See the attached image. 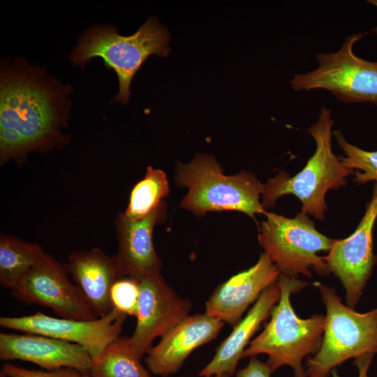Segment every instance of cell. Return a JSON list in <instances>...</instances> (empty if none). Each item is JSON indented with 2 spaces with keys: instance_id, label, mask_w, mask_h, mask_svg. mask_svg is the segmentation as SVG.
<instances>
[{
  "instance_id": "1",
  "label": "cell",
  "mask_w": 377,
  "mask_h": 377,
  "mask_svg": "<svg viewBox=\"0 0 377 377\" xmlns=\"http://www.w3.org/2000/svg\"><path fill=\"white\" fill-rule=\"evenodd\" d=\"M64 91L36 70L20 66L1 77L0 160L47 148L66 121Z\"/></svg>"
},
{
  "instance_id": "2",
  "label": "cell",
  "mask_w": 377,
  "mask_h": 377,
  "mask_svg": "<svg viewBox=\"0 0 377 377\" xmlns=\"http://www.w3.org/2000/svg\"><path fill=\"white\" fill-rule=\"evenodd\" d=\"M278 283L280 297L270 313V319L262 332L249 342L242 358L266 354L272 373L283 365L290 366L294 377H307L303 360L320 348L325 326V316L314 314L298 317L290 302L292 293L303 289L307 283L281 274Z\"/></svg>"
},
{
  "instance_id": "3",
  "label": "cell",
  "mask_w": 377,
  "mask_h": 377,
  "mask_svg": "<svg viewBox=\"0 0 377 377\" xmlns=\"http://www.w3.org/2000/svg\"><path fill=\"white\" fill-rule=\"evenodd\" d=\"M175 181L188 189L179 207L202 216L209 212L236 211L254 217L266 211L260 196L264 184L251 172L226 175L216 160L197 154L188 163L177 162Z\"/></svg>"
},
{
  "instance_id": "4",
  "label": "cell",
  "mask_w": 377,
  "mask_h": 377,
  "mask_svg": "<svg viewBox=\"0 0 377 377\" xmlns=\"http://www.w3.org/2000/svg\"><path fill=\"white\" fill-rule=\"evenodd\" d=\"M330 109L323 106L317 121L307 130L314 138L316 148L305 167L293 177L280 172L264 184L262 195L264 208L273 206L282 195L293 194L302 202L303 213L323 219L326 192L345 185L346 177L353 170L347 168L332 151L334 121Z\"/></svg>"
},
{
  "instance_id": "5",
  "label": "cell",
  "mask_w": 377,
  "mask_h": 377,
  "mask_svg": "<svg viewBox=\"0 0 377 377\" xmlns=\"http://www.w3.org/2000/svg\"><path fill=\"white\" fill-rule=\"evenodd\" d=\"M170 39L167 28L154 17L128 36L119 35L111 27H95L81 38L71 59L75 64L81 65L93 57H101L118 77L119 92L114 101L126 104L135 74L149 56L166 57L171 51Z\"/></svg>"
},
{
  "instance_id": "6",
  "label": "cell",
  "mask_w": 377,
  "mask_h": 377,
  "mask_svg": "<svg viewBox=\"0 0 377 377\" xmlns=\"http://www.w3.org/2000/svg\"><path fill=\"white\" fill-rule=\"evenodd\" d=\"M319 290L325 326L320 348L306 360L307 377H328L350 358L377 353V308L359 313L343 304L333 288L321 285Z\"/></svg>"
},
{
  "instance_id": "7",
  "label": "cell",
  "mask_w": 377,
  "mask_h": 377,
  "mask_svg": "<svg viewBox=\"0 0 377 377\" xmlns=\"http://www.w3.org/2000/svg\"><path fill=\"white\" fill-rule=\"evenodd\" d=\"M259 228L258 241L265 252L283 274L311 276L310 269L321 275L330 273L320 251H329L335 239L319 232L306 214L288 219L272 212Z\"/></svg>"
},
{
  "instance_id": "8",
  "label": "cell",
  "mask_w": 377,
  "mask_h": 377,
  "mask_svg": "<svg viewBox=\"0 0 377 377\" xmlns=\"http://www.w3.org/2000/svg\"><path fill=\"white\" fill-rule=\"evenodd\" d=\"M363 36L353 34L337 52L318 54V67L295 74L290 81L291 87L297 91L325 89L345 103L377 105V61L365 60L353 52L355 43Z\"/></svg>"
},
{
  "instance_id": "9",
  "label": "cell",
  "mask_w": 377,
  "mask_h": 377,
  "mask_svg": "<svg viewBox=\"0 0 377 377\" xmlns=\"http://www.w3.org/2000/svg\"><path fill=\"white\" fill-rule=\"evenodd\" d=\"M20 301L51 309L61 318H98L79 288L68 277L65 265L44 253L11 289Z\"/></svg>"
},
{
  "instance_id": "10",
  "label": "cell",
  "mask_w": 377,
  "mask_h": 377,
  "mask_svg": "<svg viewBox=\"0 0 377 377\" xmlns=\"http://www.w3.org/2000/svg\"><path fill=\"white\" fill-rule=\"evenodd\" d=\"M126 316L114 307L105 316L90 320L54 318L38 311L29 316L1 317L0 325L79 344L95 361L110 343L120 337Z\"/></svg>"
},
{
  "instance_id": "11",
  "label": "cell",
  "mask_w": 377,
  "mask_h": 377,
  "mask_svg": "<svg viewBox=\"0 0 377 377\" xmlns=\"http://www.w3.org/2000/svg\"><path fill=\"white\" fill-rule=\"evenodd\" d=\"M376 218L377 183L355 232L346 239H335L328 255L323 257L344 287L347 306L352 309L357 304L375 264L372 233Z\"/></svg>"
},
{
  "instance_id": "12",
  "label": "cell",
  "mask_w": 377,
  "mask_h": 377,
  "mask_svg": "<svg viewBox=\"0 0 377 377\" xmlns=\"http://www.w3.org/2000/svg\"><path fill=\"white\" fill-rule=\"evenodd\" d=\"M139 287L136 325L129 341L141 359L156 338L163 337L189 316L191 304L179 296L161 274L139 280Z\"/></svg>"
},
{
  "instance_id": "13",
  "label": "cell",
  "mask_w": 377,
  "mask_h": 377,
  "mask_svg": "<svg viewBox=\"0 0 377 377\" xmlns=\"http://www.w3.org/2000/svg\"><path fill=\"white\" fill-rule=\"evenodd\" d=\"M166 216L165 200L150 214L139 220H129L122 213L117 216L118 251L114 256L124 277L139 281L161 274L162 263L154 248L153 232Z\"/></svg>"
},
{
  "instance_id": "14",
  "label": "cell",
  "mask_w": 377,
  "mask_h": 377,
  "mask_svg": "<svg viewBox=\"0 0 377 377\" xmlns=\"http://www.w3.org/2000/svg\"><path fill=\"white\" fill-rule=\"evenodd\" d=\"M224 323L206 313L189 315L147 352V369L162 377L175 374L195 349L217 337Z\"/></svg>"
},
{
  "instance_id": "15",
  "label": "cell",
  "mask_w": 377,
  "mask_h": 377,
  "mask_svg": "<svg viewBox=\"0 0 377 377\" xmlns=\"http://www.w3.org/2000/svg\"><path fill=\"white\" fill-rule=\"evenodd\" d=\"M280 275L276 265L263 253L253 266L232 276L215 289L205 304V313L234 326L249 304Z\"/></svg>"
},
{
  "instance_id": "16",
  "label": "cell",
  "mask_w": 377,
  "mask_h": 377,
  "mask_svg": "<svg viewBox=\"0 0 377 377\" xmlns=\"http://www.w3.org/2000/svg\"><path fill=\"white\" fill-rule=\"evenodd\" d=\"M0 360H19L46 371L70 367L87 372L92 358L83 346L45 335L0 333Z\"/></svg>"
},
{
  "instance_id": "17",
  "label": "cell",
  "mask_w": 377,
  "mask_h": 377,
  "mask_svg": "<svg viewBox=\"0 0 377 377\" xmlns=\"http://www.w3.org/2000/svg\"><path fill=\"white\" fill-rule=\"evenodd\" d=\"M65 265L97 318L108 314L113 308L111 288L124 277L115 256H109L98 248L75 251Z\"/></svg>"
},
{
  "instance_id": "18",
  "label": "cell",
  "mask_w": 377,
  "mask_h": 377,
  "mask_svg": "<svg viewBox=\"0 0 377 377\" xmlns=\"http://www.w3.org/2000/svg\"><path fill=\"white\" fill-rule=\"evenodd\" d=\"M280 293L277 281L260 295L246 316L234 325L230 334L220 343L212 359L199 372L200 376L234 374L249 340L270 315L279 302Z\"/></svg>"
},
{
  "instance_id": "19",
  "label": "cell",
  "mask_w": 377,
  "mask_h": 377,
  "mask_svg": "<svg viewBox=\"0 0 377 377\" xmlns=\"http://www.w3.org/2000/svg\"><path fill=\"white\" fill-rule=\"evenodd\" d=\"M44 253L43 248L38 244L27 242L18 237L1 233V285L12 289Z\"/></svg>"
},
{
  "instance_id": "20",
  "label": "cell",
  "mask_w": 377,
  "mask_h": 377,
  "mask_svg": "<svg viewBox=\"0 0 377 377\" xmlns=\"http://www.w3.org/2000/svg\"><path fill=\"white\" fill-rule=\"evenodd\" d=\"M133 349L129 337H119L110 343L100 357L92 362L91 377H151Z\"/></svg>"
},
{
  "instance_id": "21",
  "label": "cell",
  "mask_w": 377,
  "mask_h": 377,
  "mask_svg": "<svg viewBox=\"0 0 377 377\" xmlns=\"http://www.w3.org/2000/svg\"><path fill=\"white\" fill-rule=\"evenodd\" d=\"M169 193L166 174L160 169L148 166L144 177L133 187L122 214L132 221L143 219L156 209Z\"/></svg>"
},
{
  "instance_id": "22",
  "label": "cell",
  "mask_w": 377,
  "mask_h": 377,
  "mask_svg": "<svg viewBox=\"0 0 377 377\" xmlns=\"http://www.w3.org/2000/svg\"><path fill=\"white\" fill-rule=\"evenodd\" d=\"M334 134L345 154L340 156L342 162L347 168L358 170L355 172V181L358 183L376 181L377 183V151H365L348 143L339 131Z\"/></svg>"
},
{
  "instance_id": "23",
  "label": "cell",
  "mask_w": 377,
  "mask_h": 377,
  "mask_svg": "<svg viewBox=\"0 0 377 377\" xmlns=\"http://www.w3.org/2000/svg\"><path fill=\"white\" fill-rule=\"evenodd\" d=\"M139 281L124 276L119 279L110 290L112 307L126 316H136L139 298Z\"/></svg>"
},
{
  "instance_id": "24",
  "label": "cell",
  "mask_w": 377,
  "mask_h": 377,
  "mask_svg": "<svg viewBox=\"0 0 377 377\" xmlns=\"http://www.w3.org/2000/svg\"><path fill=\"white\" fill-rule=\"evenodd\" d=\"M3 377H91L87 372L63 367L52 371L27 369L11 363H5L1 369Z\"/></svg>"
},
{
  "instance_id": "25",
  "label": "cell",
  "mask_w": 377,
  "mask_h": 377,
  "mask_svg": "<svg viewBox=\"0 0 377 377\" xmlns=\"http://www.w3.org/2000/svg\"><path fill=\"white\" fill-rule=\"evenodd\" d=\"M272 374L267 363L253 356L250 358L249 364L244 368L236 373L235 377H270Z\"/></svg>"
},
{
  "instance_id": "26",
  "label": "cell",
  "mask_w": 377,
  "mask_h": 377,
  "mask_svg": "<svg viewBox=\"0 0 377 377\" xmlns=\"http://www.w3.org/2000/svg\"><path fill=\"white\" fill-rule=\"evenodd\" d=\"M374 355L373 353H367L355 359L354 364L358 369V377H368V371ZM331 374L332 377H340L335 369L332 370Z\"/></svg>"
},
{
  "instance_id": "27",
  "label": "cell",
  "mask_w": 377,
  "mask_h": 377,
  "mask_svg": "<svg viewBox=\"0 0 377 377\" xmlns=\"http://www.w3.org/2000/svg\"><path fill=\"white\" fill-rule=\"evenodd\" d=\"M367 2L377 7V0H369ZM373 31L377 34V27L373 29Z\"/></svg>"
},
{
  "instance_id": "28",
  "label": "cell",
  "mask_w": 377,
  "mask_h": 377,
  "mask_svg": "<svg viewBox=\"0 0 377 377\" xmlns=\"http://www.w3.org/2000/svg\"><path fill=\"white\" fill-rule=\"evenodd\" d=\"M202 377H231V376L227 374H218V375H214V376H202Z\"/></svg>"
}]
</instances>
